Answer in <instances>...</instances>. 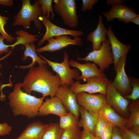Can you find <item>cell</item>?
<instances>
[{
	"label": "cell",
	"mask_w": 139,
	"mask_h": 139,
	"mask_svg": "<svg viewBox=\"0 0 139 139\" xmlns=\"http://www.w3.org/2000/svg\"><path fill=\"white\" fill-rule=\"evenodd\" d=\"M61 85L58 75L53 74L47 65H42L30 68L21 87L22 90L28 94L36 91L41 93L42 97L45 98L48 96L50 97L55 96Z\"/></svg>",
	"instance_id": "cell-1"
},
{
	"label": "cell",
	"mask_w": 139,
	"mask_h": 139,
	"mask_svg": "<svg viewBox=\"0 0 139 139\" xmlns=\"http://www.w3.org/2000/svg\"><path fill=\"white\" fill-rule=\"evenodd\" d=\"M21 83H16L13 91L8 95L9 105L14 117L21 116L29 119L34 118L38 116L45 98H38L24 92L21 88Z\"/></svg>",
	"instance_id": "cell-2"
},
{
	"label": "cell",
	"mask_w": 139,
	"mask_h": 139,
	"mask_svg": "<svg viewBox=\"0 0 139 139\" xmlns=\"http://www.w3.org/2000/svg\"><path fill=\"white\" fill-rule=\"evenodd\" d=\"M21 2L20 10L13 18L12 27L22 26L27 29L30 28L31 22L33 21L34 27L38 31L41 30L42 25L38 18L42 15L38 0L32 4L30 0H22Z\"/></svg>",
	"instance_id": "cell-3"
},
{
	"label": "cell",
	"mask_w": 139,
	"mask_h": 139,
	"mask_svg": "<svg viewBox=\"0 0 139 139\" xmlns=\"http://www.w3.org/2000/svg\"><path fill=\"white\" fill-rule=\"evenodd\" d=\"M39 56L45 60L56 72L60 79L61 85H66L70 86L74 83L73 79L80 76L77 69H72L68 63L69 56L66 51L64 52L63 61L61 63L52 61L44 56L39 54Z\"/></svg>",
	"instance_id": "cell-4"
},
{
	"label": "cell",
	"mask_w": 139,
	"mask_h": 139,
	"mask_svg": "<svg viewBox=\"0 0 139 139\" xmlns=\"http://www.w3.org/2000/svg\"><path fill=\"white\" fill-rule=\"evenodd\" d=\"M53 9L61 18L64 24L73 28L77 27L79 19L74 0H54Z\"/></svg>",
	"instance_id": "cell-5"
},
{
	"label": "cell",
	"mask_w": 139,
	"mask_h": 139,
	"mask_svg": "<svg viewBox=\"0 0 139 139\" xmlns=\"http://www.w3.org/2000/svg\"><path fill=\"white\" fill-rule=\"evenodd\" d=\"M77 59L93 62L98 65L99 69L103 72L114 63V58L108 39H107L105 41L102 42L101 46L99 50H92L84 58H80L78 56Z\"/></svg>",
	"instance_id": "cell-6"
},
{
	"label": "cell",
	"mask_w": 139,
	"mask_h": 139,
	"mask_svg": "<svg viewBox=\"0 0 139 139\" xmlns=\"http://www.w3.org/2000/svg\"><path fill=\"white\" fill-rule=\"evenodd\" d=\"M81 84L79 81L74 82L70 86L71 90L76 94L80 92L90 94L99 93L105 95L107 88L111 82L106 77H94Z\"/></svg>",
	"instance_id": "cell-7"
},
{
	"label": "cell",
	"mask_w": 139,
	"mask_h": 139,
	"mask_svg": "<svg viewBox=\"0 0 139 139\" xmlns=\"http://www.w3.org/2000/svg\"><path fill=\"white\" fill-rule=\"evenodd\" d=\"M48 44L42 47L36 48L37 53L48 51L54 52L59 50L69 45L82 46L83 43L79 37L71 38L66 35L56 36L47 40Z\"/></svg>",
	"instance_id": "cell-8"
},
{
	"label": "cell",
	"mask_w": 139,
	"mask_h": 139,
	"mask_svg": "<svg viewBox=\"0 0 139 139\" xmlns=\"http://www.w3.org/2000/svg\"><path fill=\"white\" fill-rule=\"evenodd\" d=\"M46 28L45 34L38 43L37 47L41 46L48 39L63 35H71L74 37L83 35L84 33L80 30H69L59 27L53 23L45 16H41L38 18Z\"/></svg>",
	"instance_id": "cell-9"
},
{
	"label": "cell",
	"mask_w": 139,
	"mask_h": 139,
	"mask_svg": "<svg viewBox=\"0 0 139 139\" xmlns=\"http://www.w3.org/2000/svg\"><path fill=\"white\" fill-rule=\"evenodd\" d=\"M127 55L122 57L116 67V74L112 84L115 89L124 97L130 94L132 91L130 79L125 71Z\"/></svg>",
	"instance_id": "cell-10"
},
{
	"label": "cell",
	"mask_w": 139,
	"mask_h": 139,
	"mask_svg": "<svg viewBox=\"0 0 139 139\" xmlns=\"http://www.w3.org/2000/svg\"><path fill=\"white\" fill-rule=\"evenodd\" d=\"M77 102L80 106L89 112L98 113L106 102L105 95L80 92L76 94Z\"/></svg>",
	"instance_id": "cell-11"
},
{
	"label": "cell",
	"mask_w": 139,
	"mask_h": 139,
	"mask_svg": "<svg viewBox=\"0 0 139 139\" xmlns=\"http://www.w3.org/2000/svg\"><path fill=\"white\" fill-rule=\"evenodd\" d=\"M55 96L60 100L68 112L73 114L79 119L80 106L77 102L76 94L71 90L70 86H60L57 91Z\"/></svg>",
	"instance_id": "cell-12"
},
{
	"label": "cell",
	"mask_w": 139,
	"mask_h": 139,
	"mask_svg": "<svg viewBox=\"0 0 139 139\" xmlns=\"http://www.w3.org/2000/svg\"><path fill=\"white\" fill-rule=\"evenodd\" d=\"M105 96L107 103L113 109L122 115L127 114L128 100L115 89L111 82L107 88Z\"/></svg>",
	"instance_id": "cell-13"
},
{
	"label": "cell",
	"mask_w": 139,
	"mask_h": 139,
	"mask_svg": "<svg viewBox=\"0 0 139 139\" xmlns=\"http://www.w3.org/2000/svg\"><path fill=\"white\" fill-rule=\"evenodd\" d=\"M102 14L106 17L107 22L117 19L119 21L127 24L137 14L132 8L122 4L112 7L109 11L103 12Z\"/></svg>",
	"instance_id": "cell-14"
},
{
	"label": "cell",
	"mask_w": 139,
	"mask_h": 139,
	"mask_svg": "<svg viewBox=\"0 0 139 139\" xmlns=\"http://www.w3.org/2000/svg\"><path fill=\"white\" fill-rule=\"evenodd\" d=\"M107 35L109 42L114 60V69L115 71L117 65L120 58L127 55L132 47L131 44L125 45L120 42L115 36L110 26L108 28Z\"/></svg>",
	"instance_id": "cell-15"
},
{
	"label": "cell",
	"mask_w": 139,
	"mask_h": 139,
	"mask_svg": "<svg viewBox=\"0 0 139 139\" xmlns=\"http://www.w3.org/2000/svg\"><path fill=\"white\" fill-rule=\"evenodd\" d=\"M68 63L70 66L75 67L81 72V75L76 78L77 80L86 82L88 79L94 77H106L105 73L94 63L81 64L72 59L68 61Z\"/></svg>",
	"instance_id": "cell-16"
},
{
	"label": "cell",
	"mask_w": 139,
	"mask_h": 139,
	"mask_svg": "<svg viewBox=\"0 0 139 139\" xmlns=\"http://www.w3.org/2000/svg\"><path fill=\"white\" fill-rule=\"evenodd\" d=\"M67 112L60 100L55 96L45 99L39 109L38 116H43L53 114L60 116Z\"/></svg>",
	"instance_id": "cell-17"
},
{
	"label": "cell",
	"mask_w": 139,
	"mask_h": 139,
	"mask_svg": "<svg viewBox=\"0 0 139 139\" xmlns=\"http://www.w3.org/2000/svg\"><path fill=\"white\" fill-rule=\"evenodd\" d=\"M106 122L113 126L119 128L126 127L127 119L121 116L106 102L102 106L98 113Z\"/></svg>",
	"instance_id": "cell-18"
},
{
	"label": "cell",
	"mask_w": 139,
	"mask_h": 139,
	"mask_svg": "<svg viewBox=\"0 0 139 139\" xmlns=\"http://www.w3.org/2000/svg\"><path fill=\"white\" fill-rule=\"evenodd\" d=\"M108 30L103 23L102 17L98 16V22L97 27L94 31L91 32L87 35V39L92 44V50H97L101 48L102 42L107 39L106 36Z\"/></svg>",
	"instance_id": "cell-19"
},
{
	"label": "cell",
	"mask_w": 139,
	"mask_h": 139,
	"mask_svg": "<svg viewBox=\"0 0 139 139\" xmlns=\"http://www.w3.org/2000/svg\"><path fill=\"white\" fill-rule=\"evenodd\" d=\"M48 124L40 121L30 123L18 137L11 139H41Z\"/></svg>",
	"instance_id": "cell-20"
},
{
	"label": "cell",
	"mask_w": 139,
	"mask_h": 139,
	"mask_svg": "<svg viewBox=\"0 0 139 139\" xmlns=\"http://www.w3.org/2000/svg\"><path fill=\"white\" fill-rule=\"evenodd\" d=\"M79 113L81 119L79 121V126L82 127L94 135L98 114L89 112L81 106L80 107Z\"/></svg>",
	"instance_id": "cell-21"
},
{
	"label": "cell",
	"mask_w": 139,
	"mask_h": 139,
	"mask_svg": "<svg viewBox=\"0 0 139 139\" xmlns=\"http://www.w3.org/2000/svg\"><path fill=\"white\" fill-rule=\"evenodd\" d=\"M24 46L25 47V49L21 59L23 61H25L28 57H30L32 60V62L28 65L20 66L18 67L22 69L30 68L33 67L36 62H37L39 65H47V63L37 54L34 43L27 44Z\"/></svg>",
	"instance_id": "cell-22"
},
{
	"label": "cell",
	"mask_w": 139,
	"mask_h": 139,
	"mask_svg": "<svg viewBox=\"0 0 139 139\" xmlns=\"http://www.w3.org/2000/svg\"><path fill=\"white\" fill-rule=\"evenodd\" d=\"M131 105V114L127 119L126 127L139 135V107L138 101L136 100Z\"/></svg>",
	"instance_id": "cell-23"
},
{
	"label": "cell",
	"mask_w": 139,
	"mask_h": 139,
	"mask_svg": "<svg viewBox=\"0 0 139 139\" xmlns=\"http://www.w3.org/2000/svg\"><path fill=\"white\" fill-rule=\"evenodd\" d=\"M15 33L18 36L15 38L16 41L11 45V49H13L15 46L19 45L24 46L26 44L34 43L38 40L37 38L39 37V35L30 34L22 29L18 30L15 32Z\"/></svg>",
	"instance_id": "cell-24"
},
{
	"label": "cell",
	"mask_w": 139,
	"mask_h": 139,
	"mask_svg": "<svg viewBox=\"0 0 139 139\" xmlns=\"http://www.w3.org/2000/svg\"><path fill=\"white\" fill-rule=\"evenodd\" d=\"M63 130L58 123H49L41 139H60Z\"/></svg>",
	"instance_id": "cell-25"
},
{
	"label": "cell",
	"mask_w": 139,
	"mask_h": 139,
	"mask_svg": "<svg viewBox=\"0 0 139 139\" xmlns=\"http://www.w3.org/2000/svg\"><path fill=\"white\" fill-rule=\"evenodd\" d=\"M59 117V124L62 130L68 129L78 125L79 119L73 114L68 112Z\"/></svg>",
	"instance_id": "cell-26"
},
{
	"label": "cell",
	"mask_w": 139,
	"mask_h": 139,
	"mask_svg": "<svg viewBox=\"0 0 139 139\" xmlns=\"http://www.w3.org/2000/svg\"><path fill=\"white\" fill-rule=\"evenodd\" d=\"M42 11V16H45L49 19L50 14H51V19H53L55 17L54 10L52 6V0H38Z\"/></svg>",
	"instance_id": "cell-27"
},
{
	"label": "cell",
	"mask_w": 139,
	"mask_h": 139,
	"mask_svg": "<svg viewBox=\"0 0 139 139\" xmlns=\"http://www.w3.org/2000/svg\"><path fill=\"white\" fill-rule=\"evenodd\" d=\"M132 90L131 93L124 97L128 100L134 101L139 98V80L135 77L129 76Z\"/></svg>",
	"instance_id": "cell-28"
},
{
	"label": "cell",
	"mask_w": 139,
	"mask_h": 139,
	"mask_svg": "<svg viewBox=\"0 0 139 139\" xmlns=\"http://www.w3.org/2000/svg\"><path fill=\"white\" fill-rule=\"evenodd\" d=\"M78 125L63 130L60 139H79L81 131Z\"/></svg>",
	"instance_id": "cell-29"
},
{
	"label": "cell",
	"mask_w": 139,
	"mask_h": 139,
	"mask_svg": "<svg viewBox=\"0 0 139 139\" xmlns=\"http://www.w3.org/2000/svg\"><path fill=\"white\" fill-rule=\"evenodd\" d=\"M8 17L2 16L0 15V34L7 42H12L15 39V38L8 34L5 31L4 26L7 23Z\"/></svg>",
	"instance_id": "cell-30"
},
{
	"label": "cell",
	"mask_w": 139,
	"mask_h": 139,
	"mask_svg": "<svg viewBox=\"0 0 139 139\" xmlns=\"http://www.w3.org/2000/svg\"><path fill=\"white\" fill-rule=\"evenodd\" d=\"M107 124L105 120L99 115L95 126V136L100 137L105 129Z\"/></svg>",
	"instance_id": "cell-31"
},
{
	"label": "cell",
	"mask_w": 139,
	"mask_h": 139,
	"mask_svg": "<svg viewBox=\"0 0 139 139\" xmlns=\"http://www.w3.org/2000/svg\"><path fill=\"white\" fill-rule=\"evenodd\" d=\"M98 0H82V6L81 11L85 12L87 10H90L93 9V6L98 2Z\"/></svg>",
	"instance_id": "cell-32"
},
{
	"label": "cell",
	"mask_w": 139,
	"mask_h": 139,
	"mask_svg": "<svg viewBox=\"0 0 139 139\" xmlns=\"http://www.w3.org/2000/svg\"><path fill=\"white\" fill-rule=\"evenodd\" d=\"M114 126L107 123L106 127L100 137L101 139H111Z\"/></svg>",
	"instance_id": "cell-33"
},
{
	"label": "cell",
	"mask_w": 139,
	"mask_h": 139,
	"mask_svg": "<svg viewBox=\"0 0 139 139\" xmlns=\"http://www.w3.org/2000/svg\"><path fill=\"white\" fill-rule=\"evenodd\" d=\"M12 129V126L6 123H0V136L9 135Z\"/></svg>",
	"instance_id": "cell-34"
},
{
	"label": "cell",
	"mask_w": 139,
	"mask_h": 139,
	"mask_svg": "<svg viewBox=\"0 0 139 139\" xmlns=\"http://www.w3.org/2000/svg\"><path fill=\"white\" fill-rule=\"evenodd\" d=\"M4 38L0 34V55L9 51L10 48L11 47V45H8L4 43Z\"/></svg>",
	"instance_id": "cell-35"
},
{
	"label": "cell",
	"mask_w": 139,
	"mask_h": 139,
	"mask_svg": "<svg viewBox=\"0 0 139 139\" xmlns=\"http://www.w3.org/2000/svg\"><path fill=\"white\" fill-rule=\"evenodd\" d=\"M119 128L122 131L129 139H139V135L134 133L130 129L126 127Z\"/></svg>",
	"instance_id": "cell-36"
},
{
	"label": "cell",
	"mask_w": 139,
	"mask_h": 139,
	"mask_svg": "<svg viewBox=\"0 0 139 139\" xmlns=\"http://www.w3.org/2000/svg\"><path fill=\"white\" fill-rule=\"evenodd\" d=\"M95 136L88 131L83 129L81 131L79 139H94Z\"/></svg>",
	"instance_id": "cell-37"
},
{
	"label": "cell",
	"mask_w": 139,
	"mask_h": 139,
	"mask_svg": "<svg viewBox=\"0 0 139 139\" xmlns=\"http://www.w3.org/2000/svg\"><path fill=\"white\" fill-rule=\"evenodd\" d=\"M111 139H123L118 127L117 126L113 127Z\"/></svg>",
	"instance_id": "cell-38"
},
{
	"label": "cell",
	"mask_w": 139,
	"mask_h": 139,
	"mask_svg": "<svg viewBox=\"0 0 139 139\" xmlns=\"http://www.w3.org/2000/svg\"><path fill=\"white\" fill-rule=\"evenodd\" d=\"M125 1L124 0H108L106 4L111 5L112 7L123 4V2Z\"/></svg>",
	"instance_id": "cell-39"
},
{
	"label": "cell",
	"mask_w": 139,
	"mask_h": 139,
	"mask_svg": "<svg viewBox=\"0 0 139 139\" xmlns=\"http://www.w3.org/2000/svg\"><path fill=\"white\" fill-rule=\"evenodd\" d=\"M14 4L13 0H0V5L5 6H11Z\"/></svg>",
	"instance_id": "cell-40"
},
{
	"label": "cell",
	"mask_w": 139,
	"mask_h": 139,
	"mask_svg": "<svg viewBox=\"0 0 139 139\" xmlns=\"http://www.w3.org/2000/svg\"><path fill=\"white\" fill-rule=\"evenodd\" d=\"M13 51L12 50H10L8 51V53L6 54L3 57H2L0 58V61L3 59H5L7 57H8L10 56V55L12 53ZM2 66V65L0 63V69L1 68ZM2 74L0 72V76H2Z\"/></svg>",
	"instance_id": "cell-41"
},
{
	"label": "cell",
	"mask_w": 139,
	"mask_h": 139,
	"mask_svg": "<svg viewBox=\"0 0 139 139\" xmlns=\"http://www.w3.org/2000/svg\"><path fill=\"white\" fill-rule=\"evenodd\" d=\"M131 22L134 23L136 25H139V15L137 14L131 21Z\"/></svg>",
	"instance_id": "cell-42"
},
{
	"label": "cell",
	"mask_w": 139,
	"mask_h": 139,
	"mask_svg": "<svg viewBox=\"0 0 139 139\" xmlns=\"http://www.w3.org/2000/svg\"><path fill=\"white\" fill-rule=\"evenodd\" d=\"M119 129L120 130L122 136L123 137V139H129L128 138V137H127V136H126V135H125V134L119 128Z\"/></svg>",
	"instance_id": "cell-43"
},
{
	"label": "cell",
	"mask_w": 139,
	"mask_h": 139,
	"mask_svg": "<svg viewBox=\"0 0 139 139\" xmlns=\"http://www.w3.org/2000/svg\"><path fill=\"white\" fill-rule=\"evenodd\" d=\"M94 139H101L100 137H96L95 136Z\"/></svg>",
	"instance_id": "cell-44"
},
{
	"label": "cell",
	"mask_w": 139,
	"mask_h": 139,
	"mask_svg": "<svg viewBox=\"0 0 139 139\" xmlns=\"http://www.w3.org/2000/svg\"><path fill=\"white\" fill-rule=\"evenodd\" d=\"M1 80L0 79V87L1 86Z\"/></svg>",
	"instance_id": "cell-45"
}]
</instances>
